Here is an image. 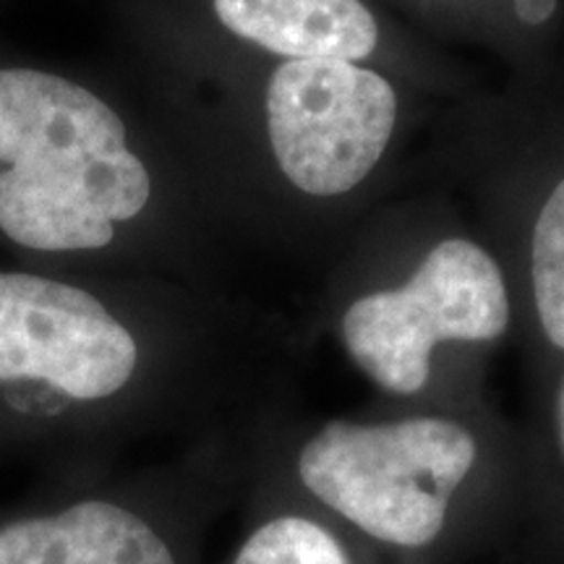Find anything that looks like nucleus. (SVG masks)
<instances>
[{
    "label": "nucleus",
    "mask_w": 564,
    "mask_h": 564,
    "mask_svg": "<svg viewBox=\"0 0 564 564\" xmlns=\"http://www.w3.org/2000/svg\"><path fill=\"white\" fill-rule=\"evenodd\" d=\"M0 564H175L139 514L87 499L0 528Z\"/></svg>",
    "instance_id": "0eeeda50"
},
{
    "label": "nucleus",
    "mask_w": 564,
    "mask_h": 564,
    "mask_svg": "<svg viewBox=\"0 0 564 564\" xmlns=\"http://www.w3.org/2000/svg\"><path fill=\"white\" fill-rule=\"evenodd\" d=\"M232 564H348L324 528L303 518H280L259 528Z\"/></svg>",
    "instance_id": "6e6552de"
},
{
    "label": "nucleus",
    "mask_w": 564,
    "mask_h": 564,
    "mask_svg": "<svg viewBox=\"0 0 564 564\" xmlns=\"http://www.w3.org/2000/svg\"><path fill=\"white\" fill-rule=\"evenodd\" d=\"M556 434H560V447L564 455V377H562L560 392H556Z\"/></svg>",
    "instance_id": "1a4fd4ad"
},
{
    "label": "nucleus",
    "mask_w": 564,
    "mask_h": 564,
    "mask_svg": "<svg viewBox=\"0 0 564 564\" xmlns=\"http://www.w3.org/2000/svg\"><path fill=\"white\" fill-rule=\"evenodd\" d=\"M474 463V436L455 421H333L303 444L299 476L314 497L373 539L426 546Z\"/></svg>",
    "instance_id": "f03ea898"
},
{
    "label": "nucleus",
    "mask_w": 564,
    "mask_h": 564,
    "mask_svg": "<svg viewBox=\"0 0 564 564\" xmlns=\"http://www.w3.org/2000/svg\"><path fill=\"white\" fill-rule=\"evenodd\" d=\"M230 37L280 61L373 58L382 21L366 0H207Z\"/></svg>",
    "instance_id": "423d86ee"
},
{
    "label": "nucleus",
    "mask_w": 564,
    "mask_h": 564,
    "mask_svg": "<svg viewBox=\"0 0 564 564\" xmlns=\"http://www.w3.org/2000/svg\"><path fill=\"white\" fill-rule=\"evenodd\" d=\"M137 366L131 329L89 291L0 272V384L45 382L91 403L121 392Z\"/></svg>",
    "instance_id": "39448f33"
},
{
    "label": "nucleus",
    "mask_w": 564,
    "mask_h": 564,
    "mask_svg": "<svg viewBox=\"0 0 564 564\" xmlns=\"http://www.w3.org/2000/svg\"><path fill=\"white\" fill-rule=\"evenodd\" d=\"M512 319L507 274L489 249L449 236L423 253L394 288L358 295L345 308V350L371 382L392 394L426 387L442 343H491Z\"/></svg>",
    "instance_id": "7ed1b4c3"
},
{
    "label": "nucleus",
    "mask_w": 564,
    "mask_h": 564,
    "mask_svg": "<svg viewBox=\"0 0 564 564\" xmlns=\"http://www.w3.org/2000/svg\"><path fill=\"white\" fill-rule=\"evenodd\" d=\"M152 199V175L102 97L37 68H0V230L45 253L100 251Z\"/></svg>",
    "instance_id": "f257e3e1"
},
{
    "label": "nucleus",
    "mask_w": 564,
    "mask_h": 564,
    "mask_svg": "<svg viewBox=\"0 0 564 564\" xmlns=\"http://www.w3.org/2000/svg\"><path fill=\"white\" fill-rule=\"evenodd\" d=\"M398 123V89L369 63L280 61L267 79L272 162L306 199L358 192L382 165Z\"/></svg>",
    "instance_id": "20e7f679"
}]
</instances>
